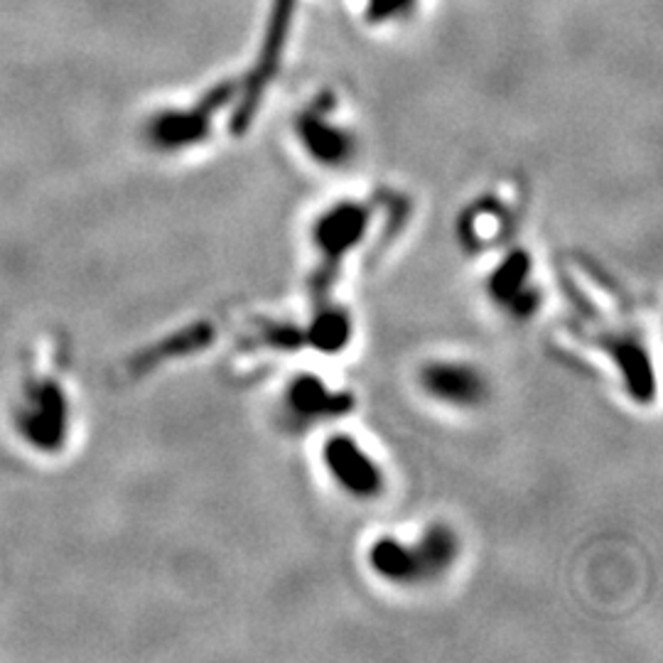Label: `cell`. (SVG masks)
Returning <instances> with one entry per match:
<instances>
[{
  "mask_svg": "<svg viewBox=\"0 0 663 663\" xmlns=\"http://www.w3.org/2000/svg\"><path fill=\"white\" fill-rule=\"evenodd\" d=\"M291 404H293L295 413L313 418V416L332 413V410L340 406V400H334L330 394H327V391L317 384L315 379H303L293 386Z\"/></svg>",
  "mask_w": 663,
  "mask_h": 663,
  "instance_id": "8992f818",
  "label": "cell"
},
{
  "mask_svg": "<svg viewBox=\"0 0 663 663\" xmlns=\"http://www.w3.org/2000/svg\"><path fill=\"white\" fill-rule=\"evenodd\" d=\"M423 386L431 396L437 400L452 406H477L482 404L484 394V379L472 367L464 364H431L423 369Z\"/></svg>",
  "mask_w": 663,
  "mask_h": 663,
  "instance_id": "3957f363",
  "label": "cell"
},
{
  "mask_svg": "<svg viewBox=\"0 0 663 663\" xmlns=\"http://www.w3.org/2000/svg\"><path fill=\"white\" fill-rule=\"evenodd\" d=\"M301 136L305 140V148L310 151L317 161L322 163H342L344 157H347L349 153V138L342 133L340 128L334 126H327L324 120H317V118H307L303 128H301Z\"/></svg>",
  "mask_w": 663,
  "mask_h": 663,
  "instance_id": "277c9868",
  "label": "cell"
},
{
  "mask_svg": "<svg viewBox=\"0 0 663 663\" xmlns=\"http://www.w3.org/2000/svg\"><path fill=\"white\" fill-rule=\"evenodd\" d=\"M324 462L332 477L342 484V489L354 497L369 499L384 489V477H381L379 467L349 437H334L327 443Z\"/></svg>",
  "mask_w": 663,
  "mask_h": 663,
  "instance_id": "7a4b0ae2",
  "label": "cell"
},
{
  "mask_svg": "<svg viewBox=\"0 0 663 663\" xmlns=\"http://www.w3.org/2000/svg\"><path fill=\"white\" fill-rule=\"evenodd\" d=\"M364 214L357 207H344L330 214L320 227V241L327 254H340V248L352 244L359 237Z\"/></svg>",
  "mask_w": 663,
  "mask_h": 663,
  "instance_id": "5b68a950",
  "label": "cell"
},
{
  "mask_svg": "<svg viewBox=\"0 0 663 663\" xmlns=\"http://www.w3.org/2000/svg\"><path fill=\"white\" fill-rule=\"evenodd\" d=\"M457 544L450 531L435 528L420 544L406 546L394 538L379 540L371 550V568L394 583H413L443 573L452 563Z\"/></svg>",
  "mask_w": 663,
  "mask_h": 663,
  "instance_id": "6da1fadb",
  "label": "cell"
}]
</instances>
